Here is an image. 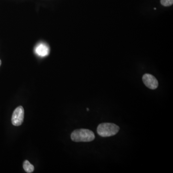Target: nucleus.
Wrapping results in <instances>:
<instances>
[{"label":"nucleus","mask_w":173,"mask_h":173,"mask_svg":"<svg viewBox=\"0 0 173 173\" xmlns=\"http://www.w3.org/2000/svg\"><path fill=\"white\" fill-rule=\"evenodd\" d=\"M95 135L92 131L87 129H76L71 135V139L74 142H91L95 139Z\"/></svg>","instance_id":"f257e3e1"},{"label":"nucleus","mask_w":173,"mask_h":173,"mask_svg":"<svg viewBox=\"0 0 173 173\" xmlns=\"http://www.w3.org/2000/svg\"><path fill=\"white\" fill-rule=\"evenodd\" d=\"M119 127L113 123H103L97 127V133L102 137H109L116 135L119 131Z\"/></svg>","instance_id":"f03ea898"},{"label":"nucleus","mask_w":173,"mask_h":173,"mask_svg":"<svg viewBox=\"0 0 173 173\" xmlns=\"http://www.w3.org/2000/svg\"><path fill=\"white\" fill-rule=\"evenodd\" d=\"M24 117V110L22 106L17 107L14 111L12 116V123L14 126L22 125Z\"/></svg>","instance_id":"7ed1b4c3"},{"label":"nucleus","mask_w":173,"mask_h":173,"mask_svg":"<svg viewBox=\"0 0 173 173\" xmlns=\"http://www.w3.org/2000/svg\"><path fill=\"white\" fill-rule=\"evenodd\" d=\"M144 84L151 90H155L158 86V81L152 74H145L143 77Z\"/></svg>","instance_id":"20e7f679"},{"label":"nucleus","mask_w":173,"mask_h":173,"mask_svg":"<svg viewBox=\"0 0 173 173\" xmlns=\"http://www.w3.org/2000/svg\"><path fill=\"white\" fill-rule=\"evenodd\" d=\"M35 52L39 56H47L49 54V48L46 44L40 43L36 47Z\"/></svg>","instance_id":"39448f33"},{"label":"nucleus","mask_w":173,"mask_h":173,"mask_svg":"<svg viewBox=\"0 0 173 173\" xmlns=\"http://www.w3.org/2000/svg\"><path fill=\"white\" fill-rule=\"evenodd\" d=\"M23 168L26 173H31L34 171V167L32 164L30 163V162L27 160L25 161L23 163Z\"/></svg>","instance_id":"423d86ee"},{"label":"nucleus","mask_w":173,"mask_h":173,"mask_svg":"<svg viewBox=\"0 0 173 173\" xmlns=\"http://www.w3.org/2000/svg\"><path fill=\"white\" fill-rule=\"evenodd\" d=\"M161 3L164 6H169L173 3V0H161Z\"/></svg>","instance_id":"0eeeda50"},{"label":"nucleus","mask_w":173,"mask_h":173,"mask_svg":"<svg viewBox=\"0 0 173 173\" xmlns=\"http://www.w3.org/2000/svg\"><path fill=\"white\" fill-rule=\"evenodd\" d=\"M1 64H2L1 61V60H0V66H1Z\"/></svg>","instance_id":"6e6552de"},{"label":"nucleus","mask_w":173,"mask_h":173,"mask_svg":"<svg viewBox=\"0 0 173 173\" xmlns=\"http://www.w3.org/2000/svg\"><path fill=\"white\" fill-rule=\"evenodd\" d=\"M86 110H87V111H89V109L87 108V109H86Z\"/></svg>","instance_id":"1a4fd4ad"},{"label":"nucleus","mask_w":173,"mask_h":173,"mask_svg":"<svg viewBox=\"0 0 173 173\" xmlns=\"http://www.w3.org/2000/svg\"><path fill=\"white\" fill-rule=\"evenodd\" d=\"M154 9H155V10H156V8H154Z\"/></svg>","instance_id":"9d476101"}]
</instances>
